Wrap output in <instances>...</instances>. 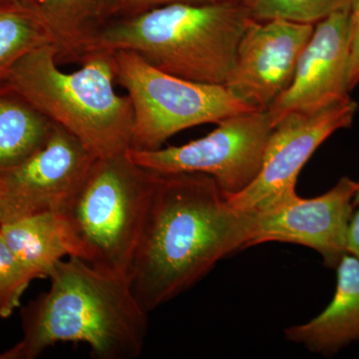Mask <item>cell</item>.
<instances>
[{
	"instance_id": "16",
	"label": "cell",
	"mask_w": 359,
	"mask_h": 359,
	"mask_svg": "<svg viewBox=\"0 0 359 359\" xmlns=\"http://www.w3.org/2000/svg\"><path fill=\"white\" fill-rule=\"evenodd\" d=\"M116 0H35L53 35L58 63L78 62L86 40L113 18Z\"/></svg>"
},
{
	"instance_id": "2",
	"label": "cell",
	"mask_w": 359,
	"mask_h": 359,
	"mask_svg": "<svg viewBox=\"0 0 359 359\" xmlns=\"http://www.w3.org/2000/svg\"><path fill=\"white\" fill-rule=\"evenodd\" d=\"M49 278V290L21 309L22 337L0 359L37 358L60 342H83L97 359L140 355L148 313L135 297L128 278L68 257Z\"/></svg>"
},
{
	"instance_id": "23",
	"label": "cell",
	"mask_w": 359,
	"mask_h": 359,
	"mask_svg": "<svg viewBox=\"0 0 359 359\" xmlns=\"http://www.w3.org/2000/svg\"><path fill=\"white\" fill-rule=\"evenodd\" d=\"M353 203H354V205H355V207H358V205H359V188L358 190V193H356L355 197H354Z\"/></svg>"
},
{
	"instance_id": "15",
	"label": "cell",
	"mask_w": 359,
	"mask_h": 359,
	"mask_svg": "<svg viewBox=\"0 0 359 359\" xmlns=\"http://www.w3.org/2000/svg\"><path fill=\"white\" fill-rule=\"evenodd\" d=\"M0 233L15 257L36 278H46L69 257L57 215L37 212L0 224Z\"/></svg>"
},
{
	"instance_id": "4",
	"label": "cell",
	"mask_w": 359,
	"mask_h": 359,
	"mask_svg": "<svg viewBox=\"0 0 359 359\" xmlns=\"http://www.w3.org/2000/svg\"><path fill=\"white\" fill-rule=\"evenodd\" d=\"M54 44L39 47L21 58L6 78L16 91L62 127L96 158L111 157L131 147L134 113L129 96L115 92L112 55L91 52L81 68H59Z\"/></svg>"
},
{
	"instance_id": "6",
	"label": "cell",
	"mask_w": 359,
	"mask_h": 359,
	"mask_svg": "<svg viewBox=\"0 0 359 359\" xmlns=\"http://www.w3.org/2000/svg\"><path fill=\"white\" fill-rule=\"evenodd\" d=\"M111 55L116 82L127 90L133 107L130 147L133 150H155L184 130L257 111L224 85L168 74L133 51H115Z\"/></svg>"
},
{
	"instance_id": "18",
	"label": "cell",
	"mask_w": 359,
	"mask_h": 359,
	"mask_svg": "<svg viewBox=\"0 0 359 359\" xmlns=\"http://www.w3.org/2000/svg\"><path fill=\"white\" fill-rule=\"evenodd\" d=\"M351 4V0H242L252 20L314 25Z\"/></svg>"
},
{
	"instance_id": "21",
	"label": "cell",
	"mask_w": 359,
	"mask_h": 359,
	"mask_svg": "<svg viewBox=\"0 0 359 359\" xmlns=\"http://www.w3.org/2000/svg\"><path fill=\"white\" fill-rule=\"evenodd\" d=\"M349 53L348 89L353 91L359 84V0H351L349 4Z\"/></svg>"
},
{
	"instance_id": "14",
	"label": "cell",
	"mask_w": 359,
	"mask_h": 359,
	"mask_svg": "<svg viewBox=\"0 0 359 359\" xmlns=\"http://www.w3.org/2000/svg\"><path fill=\"white\" fill-rule=\"evenodd\" d=\"M53 126L6 79H0V172L18 166L36 152Z\"/></svg>"
},
{
	"instance_id": "25",
	"label": "cell",
	"mask_w": 359,
	"mask_h": 359,
	"mask_svg": "<svg viewBox=\"0 0 359 359\" xmlns=\"http://www.w3.org/2000/svg\"><path fill=\"white\" fill-rule=\"evenodd\" d=\"M0 224H1V216H0Z\"/></svg>"
},
{
	"instance_id": "5",
	"label": "cell",
	"mask_w": 359,
	"mask_h": 359,
	"mask_svg": "<svg viewBox=\"0 0 359 359\" xmlns=\"http://www.w3.org/2000/svg\"><path fill=\"white\" fill-rule=\"evenodd\" d=\"M154 172L128 153L96 158L56 211L69 257L128 278Z\"/></svg>"
},
{
	"instance_id": "19",
	"label": "cell",
	"mask_w": 359,
	"mask_h": 359,
	"mask_svg": "<svg viewBox=\"0 0 359 359\" xmlns=\"http://www.w3.org/2000/svg\"><path fill=\"white\" fill-rule=\"evenodd\" d=\"M35 280L29 269L11 252L0 233V318L20 308L21 297Z\"/></svg>"
},
{
	"instance_id": "22",
	"label": "cell",
	"mask_w": 359,
	"mask_h": 359,
	"mask_svg": "<svg viewBox=\"0 0 359 359\" xmlns=\"http://www.w3.org/2000/svg\"><path fill=\"white\" fill-rule=\"evenodd\" d=\"M347 252L359 259V205L358 211H354L348 226L347 235Z\"/></svg>"
},
{
	"instance_id": "9",
	"label": "cell",
	"mask_w": 359,
	"mask_h": 359,
	"mask_svg": "<svg viewBox=\"0 0 359 359\" xmlns=\"http://www.w3.org/2000/svg\"><path fill=\"white\" fill-rule=\"evenodd\" d=\"M358 182L342 177L327 193L304 199L290 196L254 217L248 248L269 242L304 245L318 252L327 268L335 269L347 254V235Z\"/></svg>"
},
{
	"instance_id": "3",
	"label": "cell",
	"mask_w": 359,
	"mask_h": 359,
	"mask_svg": "<svg viewBox=\"0 0 359 359\" xmlns=\"http://www.w3.org/2000/svg\"><path fill=\"white\" fill-rule=\"evenodd\" d=\"M250 18L241 4H173L114 18L85 42L91 52L133 51L174 76L224 85Z\"/></svg>"
},
{
	"instance_id": "17",
	"label": "cell",
	"mask_w": 359,
	"mask_h": 359,
	"mask_svg": "<svg viewBox=\"0 0 359 359\" xmlns=\"http://www.w3.org/2000/svg\"><path fill=\"white\" fill-rule=\"evenodd\" d=\"M54 44L53 35L36 4L0 0V79L30 52Z\"/></svg>"
},
{
	"instance_id": "12",
	"label": "cell",
	"mask_w": 359,
	"mask_h": 359,
	"mask_svg": "<svg viewBox=\"0 0 359 359\" xmlns=\"http://www.w3.org/2000/svg\"><path fill=\"white\" fill-rule=\"evenodd\" d=\"M349 6L314 26L290 86L268 112L273 127L292 113H311L349 97Z\"/></svg>"
},
{
	"instance_id": "24",
	"label": "cell",
	"mask_w": 359,
	"mask_h": 359,
	"mask_svg": "<svg viewBox=\"0 0 359 359\" xmlns=\"http://www.w3.org/2000/svg\"><path fill=\"white\" fill-rule=\"evenodd\" d=\"M26 1L32 2V4H35V0H26Z\"/></svg>"
},
{
	"instance_id": "7",
	"label": "cell",
	"mask_w": 359,
	"mask_h": 359,
	"mask_svg": "<svg viewBox=\"0 0 359 359\" xmlns=\"http://www.w3.org/2000/svg\"><path fill=\"white\" fill-rule=\"evenodd\" d=\"M203 138L155 150L128 149L139 166L156 173H202L218 184L226 198L237 195L261 171L266 144L273 129L268 111H250L217 123Z\"/></svg>"
},
{
	"instance_id": "8",
	"label": "cell",
	"mask_w": 359,
	"mask_h": 359,
	"mask_svg": "<svg viewBox=\"0 0 359 359\" xmlns=\"http://www.w3.org/2000/svg\"><path fill=\"white\" fill-rule=\"evenodd\" d=\"M358 110L347 97L316 112L285 116L271 131L257 178L228 202L240 211L256 212L297 194V177L309 158L335 132L351 127Z\"/></svg>"
},
{
	"instance_id": "11",
	"label": "cell",
	"mask_w": 359,
	"mask_h": 359,
	"mask_svg": "<svg viewBox=\"0 0 359 359\" xmlns=\"http://www.w3.org/2000/svg\"><path fill=\"white\" fill-rule=\"evenodd\" d=\"M314 26L250 18L224 86L255 110L268 111L290 86Z\"/></svg>"
},
{
	"instance_id": "13",
	"label": "cell",
	"mask_w": 359,
	"mask_h": 359,
	"mask_svg": "<svg viewBox=\"0 0 359 359\" xmlns=\"http://www.w3.org/2000/svg\"><path fill=\"white\" fill-rule=\"evenodd\" d=\"M334 299L313 320L285 330V339L328 356L359 341V259L344 255L337 266Z\"/></svg>"
},
{
	"instance_id": "20",
	"label": "cell",
	"mask_w": 359,
	"mask_h": 359,
	"mask_svg": "<svg viewBox=\"0 0 359 359\" xmlns=\"http://www.w3.org/2000/svg\"><path fill=\"white\" fill-rule=\"evenodd\" d=\"M242 0H116L113 18L130 15L173 4H241Z\"/></svg>"
},
{
	"instance_id": "10",
	"label": "cell",
	"mask_w": 359,
	"mask_h": 359,
	"mask_svg": "<svg viewBox=\"0 0 359 359\" xmlns=\"http://www.w3.org/2000/svg\"><path fill=\"white\" fill-rule=\"evenodd\" d=\"M95 159L76 137L54 124L41 148L18 166L0 172L1 224L56 211Z\"/></svg>"
},
{
	"instance_id": "1",
	"label": "cell",
	"mask_w": 359,
	"mask_h": 359,
	"mask_svg": "<svg viewBox=\"0 0 359 359\" xmlns=\"http://www.w3.org/2000/svg\"><path fill=\"white\" fill-rule=\"evenodd\" d=\"M154 174L128 273L148 313L192 287L224 257L247 249L254 224L252 212L233 208L209 175Z\"/></svg>"
}]
</instances>
